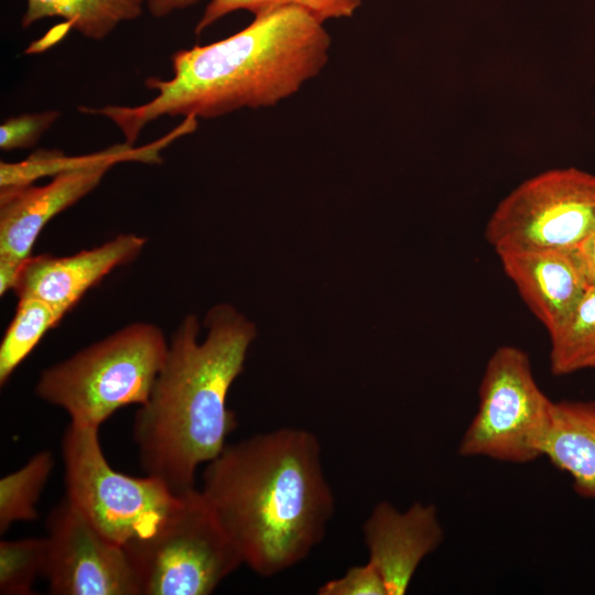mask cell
<instances>
[{
	"label": "cell",
	"mask_w": 595,
	"mask_h": 595,
	"mask_svg": "<svg viewBox=\"0 0 595 595\" xmlns=\"http://www.w3.org/2000/svg\"><path fill=\"white\" fill-rule=\"evenodd\" d=\"M198 0H145L149 12L155 18L166 17L177 10L194 6Z\"/></svg>",
	"instance_id": "obj_24"
},
{
	"label": "cell",
	"mask_w": 595,
	"mask_h": 595,
	"mask_svg": "<svg viewBox=\"0 0 595 595\" xmlns=\"http://www.w3.org/2000/svg\"><path fill=\"white\" fill-rule=\"evenodd\" d=\"M201 491L242 563L261 576L305 560L335 511L320 442L299 428L227 444L207 463Z\"/></svg>",
	"instance_id": "obj_2"
},
{
	"label": "cell",
	"mask_w": 595,
	"mask_h": 595,
	"mask_svg": "<svg viewBox=\"0 0 595 595\" xmlns=\"http://www.w3.org/2000/svg\"><path fill=\"white\" fill-rule=\"evenodd\" d=\"M553 408L554 401L534 379L529 356L518 347L501 346L487 361L478 409L457 453L512 464L543 457Z\"/></svg>",
	"instance_id": "obj_7"
},
{
	"label": "cell",
	"mask_w": 595,
	"mask_h": 595,
	"mask_svg": "<svg viewBox=\"0 0 595 595\" xmlns=\"http://www.w3.org/2000/svg\"><path fill=\"white\" fill-rule=\"evenodd\" d=\"M550 369L565 376L595 368V286H589L566 322L550 335Z\"/></svg>",
	"instance_id": "obj_16"
},
{
	"label": "cell",
	"mask_w": 595,
	"mask_h": 595,
	"mask_svg": "<svg viewBox=\"0 0 595 595\" xmlns=\"http://www.w3.org/2000/svg\"><path fill=\"white\" fill-rule=\"evenodd\" d=\"M42 300L20 298L14 316L0 345V385L3 386L19 365L32 353L44 334L63 318Z\"/></svg>",
	"instance_id": "obj_17"
},
{
	"label": "cell",
	"mask_w": 595,
	"mask_h": 595,
	"mask_svg": "<svg viewBox=\"0 0 595 595\" xmlns=\"http://www.w3.org/2000/svg\"><path fill=\"white\" fill-rule=\"evenodd\" d=\"M199 323L186 315L169 343L167 355L148 400L133 420V439L147 475L175 494L195 488L196 469L216 458L235 430L228 392L242 372L256 327L235 307L218 304Z\"/></svg>",
	"instance_id": "obj_3"
},
{
	"label": "cell",
	"mask_w": 595,
	"mask_h": 595,
	"mask_svg": "<svg viewBox=\"0 0 595 595\" xmlns=\"http://www.w3.org/2000/svg\"><path fill=\"white\" fill-rule=\"evenodd\" d=\"M549 336L570 317L589 288L572 249H521L497 253Z\"/></svg>",
	"instance_id": "obj_13"
},
{
	"label": "cell",
	"mask_w": 595,
	"mask_h": 595,
	"mask_svg": "<svg viewBox=\"0 0 595 595\" xmlns=\"http://www.w3.org/2000/svg\"><path fill=\"white\" fill-rule=\"evenodd\" d=\"M140 595H208L242 563L201 489L185 491L151 536L125 545Z\"/></svg>",
	"instance_id": "obj_6"
},
{
	"label": "cell",
	"mask_w": 595,
	"mask_h": 595,
	"mask_svg": "<svg viewBox=\"0 0 595 595\" xmlns=\"http://www.w3.org/2000/svg\"><path fill=\"white\" fill-rule=\"evenodd\" d=\"M369 560L381 574L387 595H403L422 561L443 542L444 530L433 504L415 501L399 510L378 502L363 527Z\"/></svg>",
	"instance_id": "obj_12"
},
{
	"label": "cell",
	"mask_w": 595,
	"mask_h": 595,
	"mask_svg": "<svg viewBox=\"0 0 595 595\" xmlns=\"http://www.w3.org/2000/svg\"><path fill=\"white\" fill-rule=\"evenodd\" d=\"M167 349L159 326L131 323L44 369L35 392L72 423L99 429L117 410L148 400Z\"/></svg>",
	"instance_id": "obj_4"
},
{
	"label": "cell",
	"mask_w": 595,
	"mask_h": 595,
	"mask_svg": "<svg viewBox=\"0 0 595 595\" xmlns=\"http://www.w3.org/2000/svg\"><path fill=\"white\" fill-rule=\"evenodd\" d=\"M145 0H26L21 24L58 17L83 36L101 41L120 23L141 15Z\"/></svg>",
	"instance_id": "obj_15"
},
{
	"label": "cell",
	"mask_w": 595,
	"mask_h": 595,
	"mask_svg": "<svg viewBox=\"0 0 595 595\" xmlns=\"http://www.w3.org/2000/svg\"><path fill=\"white\" fill-rule=\"evenodd\" d=\"M53 466L52 453L41 451L0 479V533H6L15 522L36 519V504Z\"/></svg>",
	"instance_id": "obj_18"
},
{
	"label": "cell",
	"mask_w": 595,
	"mask_h": 595,
	"mask_svg": "<svg viewBox=\"0 0 595 595\" xmlns=\"http://www.w3.org/2000/svg\"><path fill=\"white\" fill-rule=\"evenodd\" d=\"M60 115L53 109L8 118L0 126V149L12 151L35 145Z\"/></svg>",
	"instance_id": "obj_21"
},
{
	"label": "cell",
	"mask_w": 595,
	"mask_h": 595,
	"mask_svg": "<svg viewBox=\"0 0 595 595\" xmlns=\"http://www.w3.org/2000/svg\"><path fill=\"white\" fill-rule=\"evenodd\" d=\"M573 251L588 286H595V227L573 248Z\"/></svg>",
	"instance_id": "obj_23"
},
{
	"label": "cell",
	"mask_w": 595,
	"mask_h": 595,
	"mask_svg": "<svg viewBox=\"0 0 595 595\" xmlns=\"http://www.w3.org/2000/svg\"><path fill=\"white\" fill-rule=\"evenodd\" d=\"M320 595H387L386 585L378 569L368 561L349 567L342 576L323 584Z\"/></svg>",
	"instance_id": "obj_22"
},
{
	"label": "cell",
	"mask_w": 595,
	"mask_h": 595,
	"mask_svg": "<svg viewBox=\"0 0 595 595\" xmlns=\"http://www.w3.org/2000/svg\"><path fill=\"white\" fill-rule=\"evenodd\" d=\"M331 36L304 9L281 7L255 15L220 41L176 51L172 77L145 80L155 96L138 106L79 107L111 120L133 144L161 117L217 118L242 108H264L296 94L328 61Z\"/></svg>",
	"instance_id": "obj_1"
},
{
	"label": "cell",
	"mask_w": 595,
	"mask_h": 595,
	"mask_svg": "<svg viewBox=\"0 0 595 595\" xmlns=\"http://www.w3.org/2000/svg\"><path fill=\"white\" fill-rule=\"evenodd\" d=\"M173 141L171 134L144 148L113 145L69 170L63 171L41 186L33 184L0 190V258L24 261L32 256L34 242L57 214L90 193L107 171L121 161H160L158 151Z\"/></svg>",
	"instance_id": "obj_10"
},
{
	"label": "cell",
	"mask_w": 595,
	"mask_h": 595,
	"mask_svg": "<svg viewBox=\"0 0 595 595\" xmlns=\"http://www.w3.org/2000/svg\"><path fill=\"white\" fill-rule=\"evenodd\" d=\"M145 244L142 236L120 234L100 246L71 256H31L23 261L12 291L19 299L42 300L65 316L113 269L133 261Z\"/></svg>",
	"instance_id": "obj_11"
},
{
	"label": "cell",
	"mask_w": 595,
	"mask_h": 595,
	"mask_svg": "<svg viewBox=\"0 0 595 595\" xmlns=\"http://www.w3.org/2000/svg\"><path fill=\"white\" fill-rule=\"evenodd\" d=\"M23 261L0 258V294L12 290L17 282Z\"/></svg>",
	"instance_id": "obj_25"
},
{
	"label": "cell",
	"mask_w": 595,
	"mask_h": 595,
	"mask_svg": "<svg viewBox=\"0 0 595 595\" xmlns=\"http://www.w3.org/2000/svg\"><path fill=\"white\" fill-rule=\"evenodd\" d=\"M43 576L53 595H140L123 545L101 534L65 498L46 519Z\"/></svg>",
	"instance_id": "obj_9"
},
{
	"label": "cell",
	"mask_w": 595,
	"mask_h": 595,
	"mask_svg": "<svg viewBox=\"0 0 595 595\" xmlns=\"http://www.w3.org/2000/svg\"><path fill=\"white\" fill-rule=\"evenodd\" d=\"M363 0H210L195 26L199 35L207 28L231 12L245 10L255 15L281 8L304 9L321 22L351 17Z\"/></svg>",
	"instance_id": "obj_19"
},
{
	"label": "cell",
	"mask_w": 595,
	"mask_h": 595,
	"mask_svg": "<svg viewBox=\"0 0 595 595\" xmlns=\"http://www.w3.org/2000/svg\"><path fill=\"white\" fill-rule=\"evenodd\" d=\"M98 428L69 423L62 454L67 500L106 538L120 544L154 533L180 504L158 477H132L107 462Z\"/></svg>",
	"instance_id": "obj_5"
},
{
	"label": "cell",
	"mask_w": 595,
	"mask_h": 595,
	"mask_svg": "<svg viewBox=\"0 0 595 595\" xmlns=\"http://www.w3.org/2000/svg\"><path fill=\"white\" fill-rule=\"evenodd\" d=\"M595 227V175L567 167L540 173L496 207L485 237L496 252L572 249Z\"/></svg>",
	"instance_id": "obj_8"
},
{
	"label": "cell",
	"mask_w": 595,
	"mask_h": 595,
	"mask_svg": "<svg viewBox=\"0 0 595 595\" xmlns=\"http://www.w3.org/2000/svg\"><path fill=\"white\" fill-rule=\"evenodd\" d=\"M544 456L578 496L595 500V401L554 402Z\"/></svg>",
	"instance_id": "obj_14"
},
{
	"label": "cell",
	"mask_w": 595,
	"mask_h": 595,
	"mask_svg": "<svg viewBox=\"0 0 595 595\" xmlns=\"http://www.w3.org/2000/svg\"><path fill=\"white\" fill-rule=\"evenodd\" d=\"M45 556V537L1 541L0 594H33L34 582L43 574Z\"/></svg>",
	"instance_id": "obj_20"
}]
</instances>
